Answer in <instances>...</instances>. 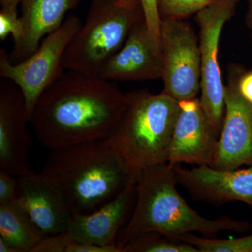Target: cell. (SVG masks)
I'll return each mask as SVG.
<instances>
[{
	"instance_id": "cell-15",
	"label": "cell",
	"mask_w": 252,
	"mask_h": 252,
	"mask_svg": "<svg viewBox=\"0 0 252 252\" xmlns=\"http://www.w3.org/2000/svg\"><path fill=\"white\" fill-rule=\"evenodd\" d=\"M136 182L115 198L88 215L72 214L67 229L74 240L99 246H117L118 235L126 219L132 215L137 191Z\"/></svg>"
},
{
	"instance_id": "cell-14",
	"label": "cell",
	"mask_w": 252,
	"mask_h": 252,
	"mask_svg": "<svg viewBox=\"0 0 252 252\" xmlns=\"http://www.w3.org/2000/svg\"><path fill=\"white\" fill-rule=\"evenodd\" d=\"M16 200L46 235L67 231L72 212L49 178L32 171L18 177Z\"/></svg>"
},
{
	"instance_id": "cell-7",
	"label": "cell",
	"mask_w": 252,
	"mask_h": 252,
	"mask_svg": "<svg viewBox=\"0 0 252 252\" xmlns=\"http://www.w3.org/2000/svg\"><path fill=\"white\" fill-rule=\"evenodd\" d=\"M238 0H215L197 13L200 53V102L212 130L220 137L225 114V85L218 61L220 36L234 16Z\"/></svg>"
},
{
	"instance_id": "cell-9",
	"label": "cell",
	"mask_w": 252,
	"mask_h": 252,
	"mask_svg": "<svg viewBox=\"0 0 252 252\" xmlns=\"http://www.w3.org/2000/svg\"><path fill=\"white\" fill-rule=\"evenodd\" d=\"M243 70L235 64L228 68L224 119L210 166L216 170L252 165V105L243 98L238 85Z\"/></svg>"
},
{
	"instance_id": "cell-28",
	"label": "cell",
	"mask_w": 252,
	"mask_h": 252,
	"mask_svg": "<svg viewBox=\"0 0 252 252\" xmlns=\"http://www.w3.org/2000/svg\"><path fill=\"white\" fill-rule=\"evenodd\" d=\"M248 11L247 15V23L249 28L252 31V0H248Z\"/></svg>"
},
{
	"instance_id": "cell-26",
	"label": "cell",
	"mask_w": 252,
	"mask_h": 252,
	"mask_svg": "<svg viewBox=\"0 0 252 252\" xmlns=\"http://www.w3.org/2000/svg\"><path fill=\"white\" fill-rule=\"evenodd\" d=\"M22 0H0L1 11L18 14V6Z\"/></svg>"
},
{
	"instance_id": "cell-22",
	"label": "cell",
	"mask_w": 252,
	"mask_h": 252,
	"mask_svg": "<svg viewBox=\"0 0 252 252\" xmlns=\"http://www.w3.org/2000/svg\"><path fill=\"white\" fill-rule=\"evenodd\" d=\"M145 22L152 35L160 41V30L162 19L158 7V0H140Z\"/></svg>"
},
{
	"instance_id": "cell-24",
	"label": "cell",
	"mask_w": 252,
	"mask_h": 252,
	"mask_svg": "<svg viewBox=\"0 0 252 252\" xmlns=\"http://www.w3.org/2000/svg\"><path fill=\"white\" fill-rule=\"evenodd\" d=\"M18 177L0 172V204L10 203L16 198Z\"/></svg>"
},
{
	"instance_id": "cell-3",
	"label": "cell",
	"mask_w": 252,
	"mask_h": 252,
	"mask_svg": "<svg viewBox=\"0 0 252 252\" xmlns=\"http://www.w3.org/2000/svg\"><path fill=\"white\" fill-rule=\"evenodd\" d=\"M177 185L173 168L167 163L137 172L135 207L127 225L118 235L117 245L121 252L126 244L147 232L176 238L193 232L214 235L223 230L252 231V224L248 222L227 216L209 220L199 215L181 196Z\"/></svg>"
},
{
	"instance_id": "cell-18",
	"label": "cell",
	"mask_w": 252,
	"mask_h": 252,
	"mask_svg": "<svg viewBox=\"0 0 252 252\" xmlns=\"http://www.w3.org/2000/svg\"><path fill=\"white\" fill-rule=\"evenodd\" d=\"M122 252H200L193 245L157 232H147L132 239Z\"/></svg>"
},
{
	"instance_id": "cell-2",
	"label": "cell",
	"mask_w": 252,
	"mask_h": 252,
	"mask_svg": "<svg viewBox=\"0 0 252 252\" xmlns=\"http://www.w3.org/2000/svg\"><path fill=\"white\" fill-rule=\"evenodd\" d=\"M41 173L57 186L72 215L95 211L137 175L109 138L51 151Z\"/></svg>"
},
{
	"instance_id": "cell-23",
	"label": "cell",
	"mask_w": 252,
	"mask_h": 252,
	"mask_svg": "<svg viewBox=\"0 0 252 252\" xmlns=\"http://www.w3.org/2000/svg\"><path fill=\"white\" fill-rule=\"evenodd\" d=\"M22 32V23L18 14L0 11V39L4 40L11 34L16 41Z\"/></svg>"
},
{
	"instance_id": "cell-4",
	"label": "cell",
	"mask_w": 252,
	"mask_h": 252,
	"mask_svg": "<svg viewBox=\"0 0 252 252\" xmlns=\"http://www.w3.org/2000/svg\"><path fill=\"white\" fill-rule=\"evenodd\" d=\"M127 104L111 142L135 172L167 163L180 102L161 93H127Z\"/></svg>"
},
{
	"instance_id": "cell-20",
	"label": "cell",
	"mask_w": 252,
	"mask_h": 252,
	"mask_svg": "<svg viewBox=\"0 0 252 252\" xmlns=\"http://www.w3.org/2000/svg\"><path fill=\"white\" fill-rule=\"evenodd\" d=\"M215 0H158L162 20H184L196 14Z\"/></svg>"
},
{
	"instance_id": "cell-17",
	"label": "cell",
	"mask_w": 252,
	"mask_h": 252,
	"mask_svg": "<svg viewBox=\"0 0 252 252\" xmlns=\"http://www.w3.org/2000/svg\"><path fill=\"white\" fill-rule=\"evenodd\" d=\"M45 235L17 200L0 204V238L18 252H32Z\"/></svg>"
},
{
	"instance_id": "cell-16",
	"label": "cell",
	"mask_w": 252,
	"mask_h": 252,
	"mask_svg": "<svg viewBox=\"0 0 252 252\" xmlns=\"http://www.w3.org/2000/svg\"><path fill=\"white\" fill-rule=\"evenodd\" d=\"M81 0H22V32L14 41L9 54L12 63L22 62L39 48L41 40L64 22L68 11L77 7Z\"/></svg>"
},
{
	"instance_id": "cell-8",
	"label": "cell",
	"mask_w": 252,
	"mask_h": 252,
	"mask_svg": "<svg viewBox=\"0 0 252 252\" xmlns=\"http://www.w3.org/2000/svg\"><path fill=\"white\" fill-rule=\"evenodd\" d=\"M160 40L162 93L178 102L196 98L201 68L199 39L193 28L182 20H162Z\"/></svg>"
},
{
	"instance_id": "cell-19",
	"label": "cell",
	"mask_w": 252,
	"mask_h": 252,
	"mask_svg": "<svg viewBox=\"0 0 252 252\" xmlns=\"http://www.w3.org/2000/svg\"><path fill=\"white\" fill-rule=\"evenodd\" d=\"M175 239L193 245L200 252H252V234L242 238L220 240L200 238L190 233Z\"/></svg>"
},
{
	"instance_id": "cell-5",
	"label": "cell",
	"mask_w": 252,
	"mask_h": 252,
	"mask_svg": "<svg viewBox=\"0 0 252 252\" xmlns=\"http://www.w3.org/2000/svg\"><path fill=\"white\" fill-rule=\"evenodd\" d=\"M145 21L140 0H94L64 51L65 70L98 76L134 28Z\"/></svg>"
},
{
	"instance_id": "cell-11",
	"label": "cell",
	"mask_w": 252,
	"mask_h": 252,
	"mask_svg": "<svg viewBox=\"0 0 252 252\" xmlns=\"http://www.w3.org/2000/svg\"><path fill=\"white\" fill-rule=\"evenodd\" d=\"M163 69L160 42L139 23L122 47L105 63L99 77L113 81H144L161 79Z\"/></svg>"
},
{
	"instance_id": "cell-12",
	"label": "cell",
	"mask_w": 252,
	"mask_h": 252,
	"mask_svg": "<svg viewBox=\"0 0 252 252\" xmlns=\"http://www.w3.org/2000/svg\"><path fill=\"white\" fill-rule=\"evenodd\" d=\"M177 185L185 187L193 200L223 204L241 201L252 205V165L248 169L219 170L201 165L184 169L172 167Z\"/></svg>"
},
{
	"instance_id": "cell-27",
	"label": "cell",
	"mask_w": 252,
	"mask_h": 252,
	"mask_svg": "<svg viewBox=\"0 0 252 252\" xmlns=\"http://www.w3.org/2000/svg\"><path fill=\"white\" fill-rule=\"evenodd\" d=\"M0 252H19L14 248V247L10 245L9 244L5 242L3 239L0 238Z\"/></svg>"
},
{
	"instance_id": "cell-25",
	"label": "cell",
	"mask_w": 252,
	"mask_h": 252,
	"mask_svg": "<svg viewBox=\"0 0 252 252\" xmlns=\"http://www.w3.org/2000/svg\"><path fill=\"white\" fill-rule=\"evenodd\" d=\"M238 89L244 99L252 105V71H242L238 79Z\"/></svg>"
},
{
	"instance_id": "cell-13",
	"label": "cell",
	"mask_w": 252,
	"mask_h": 252,
	"mask_svg": "<svg viewBox=\"0 0 252 252\" xmlns=\"http://www.w3.org/2000/svg\"><path fill=\"white\" fill-rule=\"evenodd\" d=\"M167 164L185 162L210 166L219 137L212 130L199 98L182 101Z\"/></svg>"
},
{
	"instance_id": "cell-1",
	"label": "cell",
	"mask_w": 252,
	"mask_h": 252,
	"mask_svg": "<svg viewBox=\"0 0 252 252\" xmlns=\"http://www.w3.org/2000/svg\"><path fill=\"white\" fill-rule=\"evenodd\" d=\"M127 104L115 81L67 70L41 94L30 124L52 151L109 138Z\"/></svg>"
},
{
	"instance_id": "cell-10",
	"label": "cell",
	"mask_w": 252,
	"mask_h": 252,
	"mask_svg": "<svg viewBox=\"0 0 252 252\" xmlns=\"http://www.w3.org/2000/svg\"><path fill=\"white\" fill-rule=\"evenodd\" d=\"M0 81V172L21 176L31 172L28 153L32 140L28 130L22 92L9 79Z\"/></svg>"
},
{
	"instance_id": "cell-21",
	"label": "cell",
	"mask_w": 252,
	"mask_h": 252,
	"mask_svg": "<svg viewBox=\"0 0 252 252\" xmlns=\"http://www.w3.org/2000/svg\"><path fill=\"white\" fill-rule=\"evenodd\" d=\"M72 240L67 231L45 235L32 252H67L68 247Z\"/></svg>"
},
{
	"instance_id": "cell-6",
	"label": "cell",
	"mask_w": 252,
	"mask_h": 252,
	"mask_svg": "<svg viewBox=\"0 0 252 252\" xmlns=\"http://www.w3.org/2000/svg\"><path fill=\"white\" fill-rule=\"evenodd\" d=\"M81 26L79 17L68 16L61 27L43 39L34 54L21 63H11L6 50H0V77L12 81L22 92L29 122L41 94L65 72L63 55Z\"/></svg>"
}]
</instances>
